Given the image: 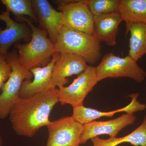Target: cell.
Segmentation results:
<instances>
[{
	"instance_id": "obj_12",
	"label": "cell",
	"mask_w": 146,
	"mask_h": 146,
	"mask_svg": "<svg viewBox=\"0 0 146 146\" xmlns=\"http://www.w3.org/2000/svg\"><path fill=\"white\" fill-rule=\"evenodd\" d=\"M32 3L38 22L55 44L60 29L64 27L62 12L54 9L47 0H32Z\"/></svg>"
},
{
	"instance_id": "obj_1",
	"label": "cell",
	"mask_w": 146,
	"mask_h": 146,
	"mask_svg": "<svg viewBox=\"0 0 146 146\" xmlns=\"http://www.w3.org/2000/svg\"><path fill=\"white\" fill-rule=\"evenodd\" d=\"M59 90L48 89L28 98H20L11 110V126L20 136L31 138L50 123V113L58 102Z\"/></svg>"
},
{
	"instance_id": "obj_22",
	"label": "cell",
	"mask_w": 146,
	"mask_h": 146,
	"mask_svg": "<svg viewBox=\"0 0 146 146\" xmlns=\"http://www.w3.org/2000/svg\"><path fill=\"white\" fill-rule=\"evenodd\" d=\"M0 146H3V139L0 135Z\"/></svg>"
},
{
	"instance_id": "obj_10",
	"label": "cell",
	"mask_w": 146,
	"mask_h": 146,
	"mask_svg": "<svg viewBox=\"0 0 146 146\" xmlns=\"http://www.w3.org/2000/svg\"><path fill=\"white\" fill-rule=\"evenodd\" d=\"M57 56L56 52L46 66L33 68L30 70L34 79L32 81L25 80L23 82L19 91L20 98H28L48 89L56 88L52 81V74Z\"/></svg>"
},
{
	"instance_id": "obj_2",
	"label": "cell",
	"mask_w": 146,
	"mask_h": 146,
	"mask_svg": "<svg viewBox=\"0 0 146 146\" xmlns=\"http://www.w3.org/2000/svg\"><path fill=\"white\" fill-rule=\"evenodd\" d=\"M20 20L28 24L31 31L32 36L29 43L16 45L20 63L29 71L46 66L56 52L54 44L48 38V33L45 30L36 27L25 17Z\"/></svg>"
},
{
	"instance_id": "obj_15",
	"label": "cell",
	"mask_w": 146,
	"mask_h": 146,
	"mask_svg": "<svg viewBox=\"0 0 146 146\" xmlns=\"http://www.w3.org/2000/svg\"><path fill=\"white\" fill-rule=\"evenodd\" d=\"M140 109L139 103L136 100H133L125 107L108 112H102L97 109L86 108L83 105L76 106L73 108L72 116L76 121L84 125L102 117H111L119 112H124L126 114L133 115L135 112H138Z\"/></svg>"
},
{
	"instance_id": "obj_21",
	"label": "cell",
	"mask_w": 146,
	"mask_h": 146,
	"mask_svg": "<svg viewBox=\"0 0 146 146\" xmlns=\"http://www.w3.org/2000/svg\"><path fill=\"white\" fill-rule=\"evenodd\" d=\"M11 71L10 65L6 59V56L0 55V90L8 79Z\"/></svg>"
},
{
	"instance_id": "obj_5",
	"label": "cell",
	"mask_w": 146,
	"mask_h": 146,
	"mask_svg": "<svg viewBox=\"0 0 146 146\" xmlns=\"http://www.w3.org/2000/svg\"><path fill=\"white\" fill-rule=\"evenodd\" d=\"M96 68L98 82L107 78L126 77L141 83L146 77L145 71L129 55L121 57L114 53H108Z\"/></svg>"
},
{
	"instance_id": "obj_3",
	"label": "cell",
	"mask_w": 146,
	"mask_h": 146,
	"mask_svg": "<svg viewBox=\"0 0 146 146\" xmlns=\"http://www.w3.org/2000/svg\"><path fill=\"white\" fill-rule=\"evenodd\" d=\"M56 52L69 53L80 56L94 65L102 56L100 42L93 35L63 27L55 44Z\"/></svg>"
},
{
	"instance_id": "obj_16",
	"label": "cell",
	"mask_w": 146,
	"mask_h": 146,
	"mask_svg": "<svg viewBox=\"0 0 146 146\" xmlns=\"http://www.w3.org/2000/svg\"><path fill=\"white\" fill-rule=\"evenodd\" d=\"M118 13L126 30L134 24H146V0H120Z\"/></svg>"
},
{
	"instance_id": "obj_9",
	"label": "cell",
	"mask_w": 146,
	"mask_h": 146,
	"mask_svg": "<svg viewBox=\"0 0 146 146\" xmlns=\"http://www.w3.org/2000/svg\"><path fill=\"white\" fill-rule=\"evenodd\" d=\"M136 117L133 115L123 114L119 117L106 121L91 122L83 125V130L80 138V144L86 143L90 139L100 135H109L115 138L120 131L135 122Z\"/></svg>"
},
{
	"instance_id": "obj_17",
	"label": "cell",
	"mask_w": 146,
	"mask_h": 146,
	"mask_svg": "<svg viewBox=\"0 0 146 146\" xmlns=\"http://www.w3.org/2000/svg\"><path fill=\"white\" fill-rule=\"evenodd\" d=\"M94 146H117L129 143L133 146H146V115L141 125L126 136L104 139L96 137L91 139Z\"/></svg>"
},
{
	"instance_id": "obj_18",
	"label": "cell",
	"mask_w": 146,
	"mask_h": 146,
	"mask_svg": "<svg viewBox=\"0 0 146 146\" xmlns=\"http://www.w3.org/2000/svg\"><path fill=\"white\" fill-rule=\"evenodd\" d=\"M130 33L128 55L138 61L146 55V24L131 25L125 35Z\"/></svg>"
},
{
	"instance_id": "obj_4",
	"label": "cell",
	"mask_w": 146,
	"mask_h": 146,
	"mask_svg": "<svg viewBox=\"0 0 146 146\" xmlns=\"http://www.w3.org/2000/svg\"><path fill=\"white\" fill-rule=\"evenodd\" d=\"M6 59L11 71L0 94V119H4L8 117L12 108L20 99L19 91L24 80H31L33 77L30 71L21 65L16 50L7 53Z\"/></svg>"
},
{
	"instance_id": "obj_6",
	"label": "cell",
	"mask_w": 146,
	"mask_h": 146,
	"mask_svg": "<svg viewBox=\"0 0 146 146\" xmlns=\"http://www.w3.org/2000/svg\"><path fill=\"white\" fill-rule=\"evenodd\" d=\"M86 1H55L54 2L62 12L64 27L93 35L94 16L87 7Z\"/></svg>"
},
{
	"instance_id": "obj_23",
	"label": "cell",
	"mask_w": 146,
	"mask_h": 146,
	"mask_svg": "<svg viewBox=\"0 0 146 146\" xmlns=\"http://www.w3.org/2000/svg\"><path fill=\"white\" fill-rule=\"evenodd\" d=\"M0 55H1V53H0Z\"/></svg>"
},
{
	"instance_id": "obj_19",
	"label": "cell",
	"mask_w": 146,
	"mask_h": 146,
	"mask_svg": "<svg viewBox=\"0 0 146 146\" xmlns=\"http://www.w3.org/2000/svg\"><path fill=\"white\" fill-rule=\"evenodd\" d=\"M1 1L5 5L6 11L13 13L19 20L24 16H28L35 23L38 22L32 0H2Z\"/></svg>"
},
{
	"instance_id": "obj_11",
	"label": "cell",
	"mask_w": 146,
	"mask_h": 146,
	"mask_svg": "<svg viewBox=\"0 0 146 146\" xmlns=\"http://www.w3.org/2000/svg\"><path fill=\"white\" fill-rule=\"evenodd\" d=\"M88 66L86 61L78 56L69 53L57 52L52 72L53 82L60 89L69 82L67 78L81 74Z\"/></svg>"
},
{
	"instance_id": "obj_20",
	"label": "cell",
	"mask_w": 146,
	"mask_h": 146,
	"mask_svg": "<svg viewBox=\"0 0 146 146\" xmlns=\"http://www.w3.org/2000/svg\"><path fill=\"white\" fill-rule=\"evenodd\" d=\"M120 0H87L86 3L93 16L118 12Z\"/></svg>"
},
{
	"instance_id": "obj_14",
	"label": "cell",
	"mask_w": 146,
	"mask_h": 146,
	"mask_svg": "<svg viewBox=\"0 0 146 146\" xmlns=\"http://www.w3.org/2000/svg\"><path fill=\"white\" fill-rule=\"evenodd\" d=\"M9 12L7 11L0 14V20L5 23V28H0V53L6 56L8 50L13 44L26 39L30 35L31 30L25 24L19 23L11 18Z\"/></svg>"
},
{
	"instance_id": "obj_7",
	"label": "cell",
	"mask_w": 146,
	"mask_h": 146,
	"mask_svg": "<svg viewBox=\"0 0 146 146\" xmlns=\"http://www.w3.org/2000/svg\"><path fill=\"white\" fill-rule=\"evenodd\" d=\"M98 82L96 67L88 65L69 86L58 89V102L63 105H71L73 108L83 105L84 99Z\"/></svg>"
},
{
	"instance_id": "obj_13",
	"label": "cell",
	"mask_w": 146,
	"mask_h": 146,
	"mask_svg": "<svg viewBox=\"0 0 146 146\" xmlns=\"http://www.w3.org/2000/svg\"><path fill=\"white\" fill-rule=\"evenodd\" d=\"M118 12L94 16L93 35L100 42L114 46L119 32V25L122 22Z\"/></svg>"
},
{
	"instance_id": "obj_8",
	"label": "cell",
	"mask_w": 146,
	"mask_h": 146,
	"mask_svg": "<svg viewBox=\"0 0 146 146\" xmlns=\"http://www.w3.org/2000/svg\"><path fill=\"white\" fill-rule=\"evenodd\" d=\"M48 136L46 146H79L83 125L72 116L51 121L47 126Z\"/></svg>"
}]
</instances>
